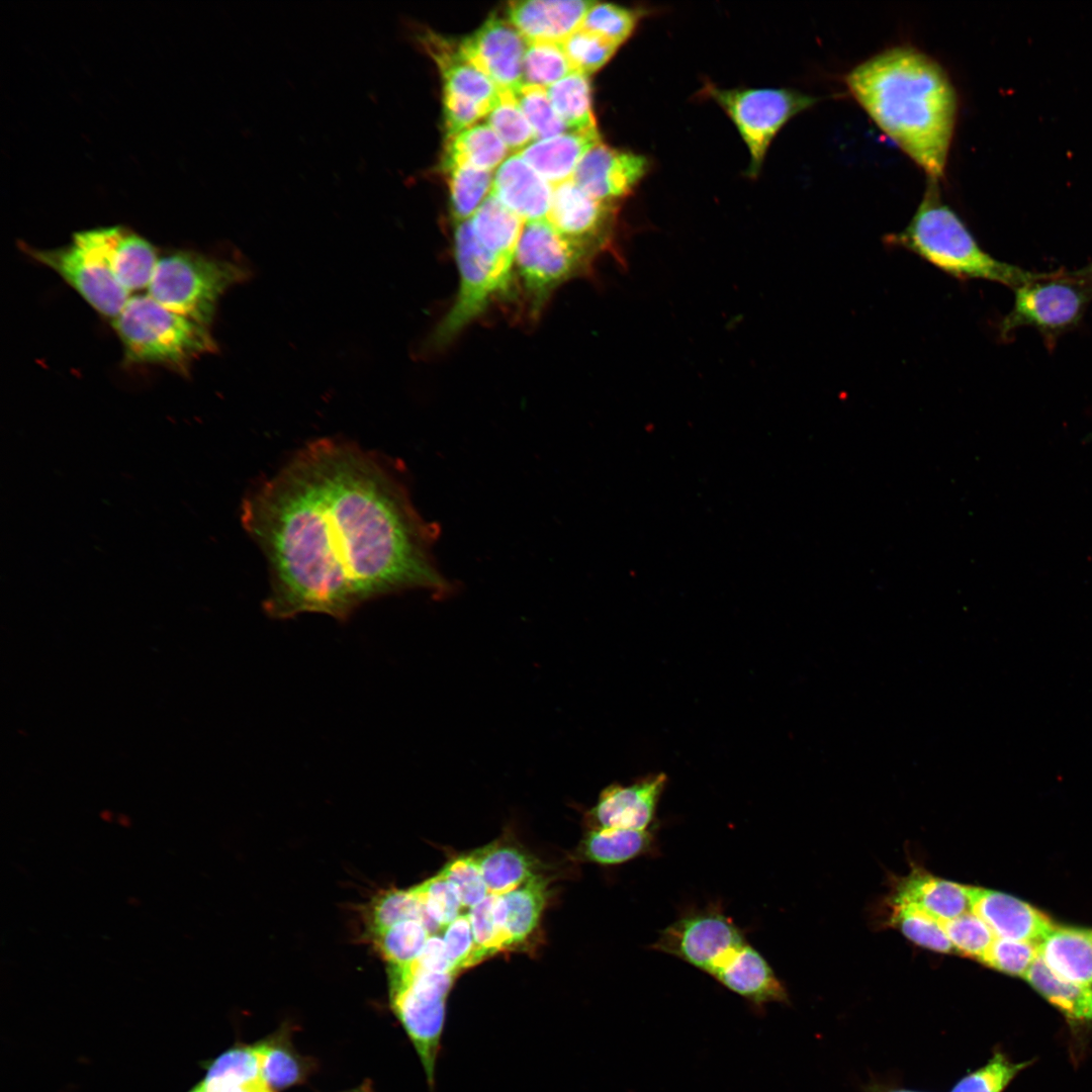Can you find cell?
I'll return each mask as SVG.
<instances>
[{
    "instance_id": "cell-18",
    "label": "cell",
    "mask_w": 1092,
    "mask_h": 1092,
    "mask_svg": "<svg viewBox=\"0 0 1092 1092\" xmlns=\"http://www.w3.org/2000/svg\"><path fill=\"white\" fill-rule=\"evenodd\" d=\"M595 1L527 0L508 3L507 19L528 42H561L579 29Z\"/></svg>"
},
{
    "instance_id": "cell-7",
    "label": "cell",
    "mask_w": 1092,
    "mask_h": 1092,
    "mask_svg": "<svg viewBox=\"0 0 1092 1092\" xmlns=\"http://www.w3.org/2000/svg\"><path fill=\"white\" fill-rule=\"evenodd\" d=\"M702 91L735 124L749 152L746 175L750 178L758 175L766 151L780 129L818 101L815 96L785 88L723 89L706 83Z\"/></svg>"
},
{
    "instance_id": "cell-35",
    "label": "cell",
    "mask_w": 1092,
    "mask_h": 1092,
    "mask_svg": "<svg viewBox=\"0 0 1092 1092\" xmlns=\"http://www.w3.org/2000/svg\"><path fill=\"white\" fill-rule=\"evenodd\" d=\"M474 939L485 958L506 948L511 941L506 927L507 910L503 895L488 894L468 913Z\"/></svg>"
},
{
    "instance_id": "cell-52",
    "label": "cell",
    "mask_w": 1092,
    "mask_h": 1092,
    "mask_svg": "<svg viewBox=\"0 0 1092 1092\" xmlns=\"http://www.w3.org/2000/svg\"><path fill=\"white\" fill-rule=\"evenodd\" d=\"M1078 274L1089 284L1092 288V262L1084 269L1078 271Z\"/></svg>"
},
{
    "instance_id": "cell-5",
    "label": "cell",
    "mask_w": 1092,
    "mask_h": 1092,
    "mask_svg": "<svg viewBox=\"0 0 1092 1092\" xmlns=\"http://www.w3.org/2000/svg\"><path fill=\"white\" fill-rule=\"evenodd\" d=\"M249 274L235 261L177 251L159 258L148 294L168 309L209 327L219 297Z\"/></svg>"
},
{
    "instance_id": "cell-19",
    "label": "cell",
    "mask_w": 1092,
    "mask_h": 1092,
    "mask_svg": "<svg viewBox=\"0 0 1092 1092\" xmlns=\"http://www.w3.org/2000/svg\"><path fill=\"white\" fill-rule=\"evenodd\" d=\"M890 904L914 906L939 921L971 911V886L936 877L913 868L895 882Z\"/></svg>"
},
{
    "instance_id": "cell-10",
    "label": "cell",
    "mask_w": 1092,
    "mask_h": 1092,
    "mask_svg": "<svg viewBox=\"0 0 1092 1092\" xmlns=\"http://www.w3.org/2000/svg\"><path fill=\"white\" fill-rule=\"evenodd\" d=\"M744 932L718 906L689 912L667 925L651 948L712 975L737 948Z\"/></svg>"
},
{
    "instance_id": "cell-8",
    "label": "cell",
    "mask_w": 1092,
    "mask_h": 1092,
    "mask_svg": "<svg viewBox=\"0 0 1092 1092\" xmlns=\"http://www.w3.org/2000/svg\"><path fill=\"white\" fill-rule=\"evenodd\" d=\"M1014 290L1012 308L1000 323L1002 337L1032 327L1051 344L1082 318L1092 288L1075 273H1035Z\"/></svg>"
},
{
    "instance_id": "cell-39",
    "label": "cell",
    "mask_w": 1092,
    "mask_h": 1092,
    "mask_svg": "<svg viewBox=\"0 0 1092 1092\" xmlns=\"http://www.w3.org/2000/svg\"><path fill=\"white\" fill-rule=\"evenodd\" d=\"M426 915V927L436 934L460 915L463 907L454 886L440 874L413 888Z\"/></svg>"
},
{
    "instance_id": "cell-45",
    "label": "cell",
    "mask_w": 1092,
    "mask_h": 1092,
    "mask_svg": "<svg viewBox=\"0 0 1092 1092\" xmlns=\"http://www.w3.org/2000/svg\"><path fill=\"white\" fill-rule=\"evenodd\" d=\"M561 46L573 71L587 76L605 66L619 48L582 28L562 40Z\"/></svg>"
},
{
    "instance_id": "cell-17",
    "label": "cell",
    "mask_w": 1092,
    "mask_h": 1092,
    "mask_svg": "<svg viewBox=\"0 0 1092 1092\" xmlns=\"http://www.w3.org/2000/svg\"><path fill=\"white\" fill-rule=\"evenodd\" d=\"M971 911L996 937L1039 943L1055 927L1051 919L1013 896L971 886Z\"/></svg>"
},
{
    "instance_id": "cell-29",
    "label": "cell",
    "mask_w": 1092,
    "mask_h": 1092,
    "mask_svg": "<svg viewBox=\"0 0 1092 1092\" xmlns=\"http://www.w3.org/2000/svg\"><path fill=\"white\" fill-rule=\"evenodd\" d=\"M1024 979L1067 1018L1092 1022V987L1063 979L1054 974L1039 956Z\"/></svg>"
},
{
    "instance_id": "cell-22",
    "label": "cell",
    "mask_w": 1092,
    "mask_h": 1092,
    "mask_svg": "<svg viewBox=\"0 0 1092 1092\" xmlns=\"http://www.w3.org/2000/svg\"><path fill=\"white\" fill-rule=\"evenodd\" d=\"M424 40L442 75L443 96L476 103L489 113L499 89L463 56L459 43L434 33H428Z\"/></svg>"
},
{
    "instance_id": "cell-55",
    "label": "cell",
    "mask_w": 1092,
    "mask_h": 1092,
    "mask_svg": "<svg viewBox=\"0 0 1092 1092\" xmlns=\"http://www.w3.org/2000/svg\"><path fill=\"white\" fill-rule=\"evenodd\" d=\"M892 1092H913V1091H907V1090H897V1091H892Z\"/></svg>"
},
{
    "instance_id": "cell-6",
    "label": "cell",
    "mask_w": 1092,
    "mask_h": 1092,
    "mask_svg": "<svg viewBox=\"0 0 1092 1092\" xmlns=\"http://www.w3.org/2000/svg\"><path fill=\"white\" fill-rule=\"evenodd\" d=\"M454 255L459 288L452 306L430 337L431 348H442L451 343L486 310L495 297L508 295L511 290L512 269L478 243L470 219L456 223Z\"/></svg>"
},
{
    "instance_id": "cell-4",
    "label": "cell",
    "mask_w": 1092,
    "mask_h": 1092,
    "mask_svg": "<svg viewBox=\"0 0 1092 1092\" xmlns=\"http://www.w3.org/2000/svg\"><path fill=\"white\" fill-rule=\"evenodd\" d=\"M112 324L130 363L186 373L194 359L217 349L209 327L168 309L149 294L129 297Z\"/></svg>"
},
{
    "instance_id": "cell-21",
    "label": "cell",
    "mask_w": 1092,
    "mask_h": 1092,
    "mask_svg": "<svg viewBox=\"0 0 1092 1092\" xmlns=\"http://www.w3.org/2000/svg\"><path fill=\"white\" fill-rule=\"evenodd\" d=\"M490 193L528 222L547 218L553 186L518 154L498 167Z\"/></svg>"
},
{
    "instance_id": "cell-38",
    "label": "cell",
    "mask_w": 1092,
    "mask_h": 1092,
    "mask_svg": "<svg viewBox=\"0 0 1092 1092\" xmlns=\"http://www.w3.org/2000/svg\"><path fill=\"white\" fill-rule=\"evenodd\" d=\"M572 71L561 42H528L523 60L524 84L547 88Z\"/></svg>"
},
{
    "instance_id": "cell-11",
    "label": "cell",
    "mask_w": 1092,
    "mask_h": 1092,
    "mask_svg": "<svg viewBox=\"0 0 1092 1092\" xmlns=\"http://www.w3.org/2000/svg\"><path fill=\"white\" fill-rule=\"evenodd\" d=\"M22 250L57 272L103 315L116 317L129 298V292L107 265L93 251L74 240L67 246L50 250L23 244Z\"/></svg>"
},
{
    "instance_id": "cell-48",
    "label": "cell",
    "mask_w": 1092,
    "mask_h": 1092,
    "mask_svg": "<svg viewBox=\"0 0 1092 1092\" xmlns=\"http://www.w3.org/2000/svg\"><path fill=\"white\" fill-rule=\"evenodd\" d=\"M443 940L455 974L486 959L475 942L468 914L459 915L444 928Z\"/></svg>"
},
{
    "instance_id": "cell-32",
    "label": "cell",
    "mask_w": 1092,
    "mask_h": 1092,
    "mask_svg": "<svg viewBox=\"0 0 1092 1092\" xmlns=\"http://www.w3.org/2000/svg\"><path fill=\"white\" fill-rule=\"evenodd\" d=\"M548 97L568 130L597 131L588 76L572 71L546 88Z\"/></svg>"
},
{
    "instance_id": "cell-51",
    "label": "cell",
    "mask_w": 1092,
    "mask_h": 1092,
    "mask_svg": "<svg viewBox=\"0 0 1092 1092\" xmlns=\"http://www.w3.org/2000/svg\"><path fill=\"white\" fill-rule=\"evenodd\" d=\"M222 1092H274L263 1079L229 1088Z\"/></svg>"
},
{
    "instance_id": "cell-49",
    "label": "cell",
    "mask_w": 1092,
    "mask_h": 1092,
    "mask_svg": "<svg viewBox=\"0 0 1092 1092\" xmlns=\"http://www.w3.org/2000/svg\"><path fill=\"white\" fill-rule=\"evenodd\" d=\"M439 874L454 886L463 907L472 908L489 894L480 869L470 854L452 859Z\"/></svg>"
},
{
    "instance_id": "cell-13",
    "label": "cell",
    "mask_w": 1092,
    "mask_h": 1092,
    "mask_svg": "<svg viewBox=\"0 0 1092 1092\" xmlns=\"http://www.w3.org/2000/svg\"><path fill=\"white\" fill-rule=\"evenodd\" d=\"M528 47L525 37L495 13L472 34L459 42L463 56L498 89L515 91L524 84L523 60Z\"/></svg>"
},
{
    "instance_id": "cell-3",
    "label": "cell",
    "mask_w": 1092,
    "mask_h": 1092,
    "mask_svg": "<svg viewBox=\"0 0 1092 1092\" xmlns=\"http://www.w3.org/2000/svg\"><path fill=\"white\" fill-rule=\"evenodd\" d=\"M886 243L910 251L945 274L982 279L1012 289L1035 273L992 257L983 250L956 211L941 198L937 180L928 179L922 199L909 223Z\"/></svg>"
},
{
    "instance_id": "cell-20",
    "label": "cell",
    "mask_w": 1092,
    "mask_h": 1092,
    "mask_svg": "<svg viewBox=\"0 0 1092 1092\" xmlns=\"http://www.w3.org/2000/svg\"><path fill=\"white\" fill-rule=\"evenodd\" d=\"M711 977L755 1006L788 1000L784 984L749 942L737 948Z\"/></svg>"
},
{
    "instance_id": "cell-37",
    "label": "cell",
    "mask_w": 1092,
    "mask_h": 1092,
    "mask_svg": "<svg viewBox=\"0 0 1092 1092\" xmlns=\"http://www.w3.org/2000/svg\"><path fill=\"white\" fill-rule=\"evenodd\" d=\"M890 922L915 944L941 953L956 952L939 920L910 905L890 904Z\"/></svg>"
},
{
    "instance_id": "cell-26",
    "label": "cell",
    "mask_w": 1092,
    "mask_h": 1092,
    "mask_svg": "<svg viewBox=\"0 0 1092 1092\" xmlns=\"http://www.w3.org/2000/svg\"><path fill=\"white\" fill-rule=\"evenodd\" d=\"M656 845L653 830L590 829L579 846L580 856L603 866L620 864L649 854Z\"/></svg>"
},
{
    "instance_id": "cell-27",
    "label": "cell",
    "mask_w": 1092,
    "mask_h": 1092,
    "mask_svg": "<svg viewBox=\"0 0 1092 1092\" xmlns=\"http://www.w3.org/2000/svg\"><path fill=\"white\" fill-rule=\"evenodd\" d=\"M470 855L479 867L489 894L505 895L536 875L533 857L508 843H490Z\"/></svg>"
},
{
    "instance_id": "cell-2",
    "label": "cell",
    "mask_w": 1092,
    "mask_h": 1092,
    "mask_svg": "<svg viewBox=\"0 0 1092 1092\" xmlns=\"http://www.w3.org/2000/svg\"><path fill=\"white\" fill-rule=\"evenodd\" d=\"M844 82L875 123L927 175L943 176L958 96L934 59L910 46L887 49L852 68Z\"/></svg>"
},
{
    "instance_id": "cell-9",
    "label": "cell",
    "mask_w": 1092,
    "mask_h": 1092,
    "mask_svg": "<svg viewBox=\"0 0 1092 1092\" xmlns=\"http://www.w3.org/2000/svg\"><path fill=\"white\" fill-rule=\"evenodd\" d=\"M592 261L589 255L561 236L547 218L526 222L515 264L531 316L539 315L552 293L586 271Z\"/></svg>"
},
{
    "instance_id": "cell-16",
    "label": "cell",
    "mask_w": 1092,
    "mask_h": 1092,
    "mask_svg": "<svg viewBox=\"0 0 1092 1092\" xmlns=\"http://www.w3.org/2000/svg\"><path fill=\"white\" fill-rule=\"evenodd\" d=\"M665 784L666 777L657 774L632 785L607 787L586 814L590 829H650Z\"/></svg>"
},
{
    "instance_id": "cell-54",
    "label": "cell",
    "mask_w": 1092,
    "mask_h": 1092,
    "mask_svg": "<svg viewBox=\"0 0 1092 1092\" xmlns=\"http://www.w3.org/2000/svg\"><path fill=\"white\" fill-rule=\"evenodd\" d=\"M189 1092H206V1091H205V1089H204L203 1085H202V1084H200V1085L196 1086L195 1088H193V1089H192L191 1091H189Z\"/></svg>"
},
{
    "instance_id": "cell-36",
    "label": "cell",
    "mask_w": 1092,
    "mask_h": 1092,
    "mask_svg": "<svg viewBox=\"0 0 1092 1092\" xmlns=\"http://www.w3.org/2000/svg\"><path fill=\"white\" fill-rule=\"evenodd\" d=\"M431 933L417 919L400 921L392 926L371 933L374 944L382 958L392 966L414 962L423 950Z\"/></svg>"
},
{
    "instance_id": "cell-24",
    "label": "cell",
    "mask_w": 1092,
    "mask_h": 1092,
    "mask_svg": "<svg viewBox=\"0 0 1092 1092\" xmlns=\"http://www.w3.org/2000/svg\"><path fill=\"white\" fill-rule=\"evenodd\" d=\"M1038 956L1057 976L1092 984V929L1055 925L1039 942Z\"/></svg>"
},
{
    "instance_id": "cell-53",
    "label": "cell",
    "mask_w": 1092,
    "mask_h": 1092,
    "mask_svg": "<svg viewBox=\"0 0 1092 1092\" xmlns=\"http://www.w3.org/2000/svg\"><path fill=\"white\" fill-rule=\"evenodd\" d=\"M345 1092H374L370 1083H363L357 1088Z\"/></svg>"
},
{
    "instance_id": "cell-40",
    "label": "cell",
    "mask_w": 1092,
    "mask_h": 1092,
    "mask_svg": "<svg viewBox=\"0 0 1092 1092\" xmlns=\"http://www.w3.org/2000/svg\"><path fill=\"white\" fill-rule=\"evenodd\" d=\"M487 124L512 151H522L536 138L511 90L499 89L495 104L487 114Z\"/></svg>"
},
{
    "instance_id": "cell-15",
    "label": "cell",
    "mask_w": 1092,
    "mask_h": 1092,
    "mask_svg": "<svg viewBox=\"0 0 1092 1092\" xmlns=\"http://www.w3.org/2000/svg\"><path fill=\"white\" fill-rule=\"evenodd\" d=\"M73 240L93 251L128 292L148 287L159 258L144 238L112 226L80 232Z\"/></svg>"
},
{
    "instance_id": "cell-41",
    "label": "cell",
    "mask_w": 1092,
    "mask_h": 1092,
    "mask_svg": "<svg viewBox=\"0 0 1092 1092\" xmlns=\"http://www.w3.org/2000/svg\"><path fill=\"white\" fill-rule=\"evenodd\" d=\"M407 919L424 924L425 913L415 890H388L376 897L369 908L368 924L371 933L386 929Z\"/></svg>"
},
{
    "instance_id": "cell-44",
    "label": "cell",
    "mask_w": 1092,
    "mask_h": 1092,
    "mask_svg": "<svg viewBox=\"0 0 1092 1092\" xmlns=\"http://www.w3.org/2000/svg\"><path fill=\"white\" fill-rule=\"evenodd\" d=\"M940 923L957 953L980 962L996 938L991 928L972 911Z\"/></svg>"
},
{
    "instance_id": "cell-30",
    "label": "cell",
    "mask_w": 1092,
    "mask_h": 1092,
    "mask_svg": "<svg viewBox=\"0 0 1092 1092\" xmlns=\"http://www.w3.org/2000/svg\"><path fill=\"white\" fill-rule=\"evenodd\" d=\"M508 152L506 144L488 124H475L446 139L442 165H467L490 171Z\"/></svg>"
},
{
    "instance_id": "cell-42",
    "label": "cell",
    "mask_w": 1092,
    "mask_h": 1092,
    "mask_svg": "<svg viewBox=\"0 0 1092 1092\" xmlns=\"http://www.w3.org/2000/svg\"><path fill=\"white\" fill-rule=\"evenodd\" d=\"M641 17L639 10L612 3H595L580 28L620 47L633 33Z\"/></svg>"
},
{
    "instance_id": "cell-12",
    "label": "cell",
    "mask_w": 1092,
    "mask_h": 1092,
    "mask_svg": "<svg viewBox=\"0 0 1092 1092\" xmlns=\"http://www.w3.org/2000/svg\"><path fill=\"white\" fill-rule=\"evenodd\" d=\"M617 212V202L596 199L569 179L553 186L547 219L594 259L612 244Z\"/></svg>"
},
{
    "instance_id": "cell-43",
    "label": "cell",
    "mask_w": 1092,
    "mask_h": 1092,
    "mask_svg": "<svg viewBox=\"0 0 1092 1092\" xmlns=\"http://www.w3.org/2000/svg\"><path fill=\"white\" fill-rule=\"evenodd\" d=\"M513 92L536 139L546 140L568 130L555 111L545 87L523 84Z\"/></svg>"
},
{
    "instance_id": "cell-1",
    "label": "cell",
    "mask_w": 1092,
    "mask_h": 1092,
    "mask_svg": "<svg viewBox=\"0 0 1092 1092\" xmlns=\"http://www.w3.org/2000/svg\"><path fill=\"white\" fill-rule=\"evenodd\" d=\"M241 518L267 560L264 610L274 619L343 621L386 595L452 590L433 555L438 527L397 476L348 442L307 444L248 494Z\"/></svg>"
},
{
    "instance_id": "cell-46",
    "label": "cell",
    "mask_w": 1092,
    "mask_h": 1092,
    "mask_svg": "<svg viewBox=\"0 0 1092 1092\" xmlns=\"http://www.w3.org/2000/svg\"><path fill=\"white\" fill-rule=\"evenodd\" d=\"M1030 1062L1013 1063L996 1053L990 1061L963 1078L951 1092H1002L1010 1081Z\"/></svg>"
},
{
    "instance_id": "cell-14",
    "label": "cell",
    "mask_w": 1092,
    "mask_h": 1092,
    "mask_svg": "<svg viewBox=\"0 0 1092 1092\" xmlns=\"http://www.w3.org/2000/svg\"><path fill=\"white\" fill-rule=\"evenodd\" d=\"M648 169L645 156L601 141L580 160L572 180L596 199L618 202L633 192Z\"/></svg>"
},
{
    "instance_id": "cell-31",
    "label": "cell",
    "mask_w": 1092,
    "mask_h": 1092,
    "mask_svg": "<svg viewBox=\"0 0 1092 1092\" xmlns=\"http://www.w3.org/2000/svg\"><path fill=\"white\" fill-rule=\"evenodd\" d=\"M548 882L533 876L517 889L503 895L506 904V927L511 947L524 943L536 930L548 897Z\"/></svg>"
},
{
    "instance_id": "cell-34",
    "label": "cell",
    "mask_w": 1092,
    "mask_h": 1092,
    "mask_svg": "<svg viewBox=\"0 0 1092 1092\" xmlns=\"http://www.w3.org/2000/svg\"><path fill=\"white\" fill-rule=\"evenodd\" d=\"M258 1079L262 1076L255 1045H237L210 1063L202 1085L206 1092H222Z\"/></svg>"
},
{
    "instance_id": "cell-33",
    "label": "cell",
    "mask_w": 1092,
    "mask_h": 1092,
    "mask_svg": "<svg viewBox=\"0 0 1092 1092\" xmlns=\"http://www.w3.org/2000/svg\"><path fill=\"white\" fill-rule=\"evenodd\" d=\"M442 168L447 177L455 223L470 219L492 187L490 171L467 165H442Z\"/></svg>"
},
{
    "instance_id": "cell-28",
    "label": "cell",
    "mask_w": 1092,
    "mask_h": 1092,
    "mask_svg": "<svg viewBox=\"0 0 1092 1092\" xmlns=\"http://www.w3.org/2000/svg\"><path fill=\"white\" fill-rule=\"evenodd\" d=\"M262 1079L272 1088L284 1089L302 1083L314 1068L302 1057L281 1029L255 1045Z\"/></svg>"
},
{
    "instance_id": "cell-25",
    "label": "cell",
    "mask_w": 1092,
    "mask_h": 1092,
    "mask_svg": "<svg viewBox=\"0 0 1092 1092\" xmlns=\"http://www.w3.org/2000/svg\"><path fill=\"white\" fill-rule=\"evenodd\" d=\"M470 222L476 240L484 250L513 270L524 220L489 193Z\"/></svg>"
},
{
    "instance_id": "cell-47",
    "label": "cell",
    "mask_w": 1092,
    "mask_h": 1092,
    "mask_svg": "<svg viewBox=\"0 0 1092 1092\" xmlns=\"http://www.w3.org/2000/svg\"><path fill=\"white\" fill-rule=\"evenodd\" d=\"M1038 944L996 937L981 962L997 971L1024 978L1038 957Z\"/></svg>"
},
{
    "instance_id": "cell-50",
    "label": "cell",
    "mask_w": 1092,
    "mask_h": 1092,
    "mask_svg": "<svg viewBox=\"0 0 1092 1092\" xmlns=\"http://www.w3.org/2000/svg\"><path fill=\"white\" fill-rule=\"evenodd\" d=\"M404 966L417 972L452 973L456 975L447 957L443 937L438 934H431L420 956L414 962Z\"/></svg>"
},
{
    "instance_id": "cell-23",
    "label": "cell",
    "mask_w": 1092,
    "mask_h": 1092,
    "mask_svg": "<svg viewBox=\"0 0 1092 1092\" xmlns=\"http://www.w3.org/2000/svg\"><path fill=\"white\" fill-rule=\"evenodd\" d=\"M601 141L599 130L569 131L538 140L520 151L519 155L550 184L557 185L573 176L583 156Z\"/></svg>"
}]
</instances>
